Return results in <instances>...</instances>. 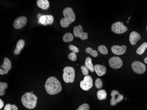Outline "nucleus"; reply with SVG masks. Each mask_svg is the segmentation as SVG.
Instances as JSON below:
<instances>
[{"mask_svg": "<svg viewBox=\"0 0 147 110\" xmlns=\"http://www.w3.org/2000/svg\"><path fill=\"white\" fill-rule=\"evenodd\" d=\"M141 38V36L136 31H133L131 33L129 37L130 43L132 45H135Z\"/></svg>", "mask_w": 147, "mask_h": 110, "instance_id": "13", "label": "nucleus"}, {"mask_svg": "<svg viewBox=\"0 0 147 110\" xmlns=\"http://www.w3.org/2000/svg\"><path fill=\"white\" fill-rule=\"evenodd\" d=\"M81 72H82L83 75H85V76L88 75V74H89V70L85 66H81Z\"/></svg>", "mask_w": 147, "mask_h": 110, "instance_id": "32", "label": "nucleus"}, {"mask_svg": "<svg viewBox=\"0 0 147 110\" xmlns=\"http://www.w3.org/2000/svg\"><path fill=\"white\" fill-rule=\"evenodd\" d=\"M9 73L8 71L3 69L2 68H0V74L1 75H4V74H7Z\"/></svg>", "mask_w": 147, "mask_h": 110, "instance_id": "34", "label": "nucleus"}, {"mask_svg": "<svg viewBox=\"0 0 147 110\" xmlns=\"http://www.w3.org/2000/svg\"><path fill=\"white\" fill-rule=\"evenodd\" d=\"M106 92L105 90H99L97 92V97L100 100H105L107 98Z\"/></svg>", "mask_w": 147, "mask_h": 110, "instance_id": "19", "label": "nucleus"}, {"mask_svg": "<svg viewBox=\"0 0 147 110\" xmlns=\"http://www.w3.org/2000/svg\"><path fill=\"white\" fill-rule=\"evenodd\" d=\"M132 68L135 73L142 74L146 70V66L142 63L135 61L132 63Z\"/></svg>", "mask_w": 147, "mask_h": 110, "instance_id": "6", "label": "nucleus"}, {"mask_svg": "<svg viewBox=\"0 0 147 110\" xmlns=\"http://www.w3.org/2000/svg\"><path fill=\"white\" fill-rule=\"evenodd\" d=\"M126 46L125 45H122L121 46L117 45H115L111 47V50L112 53L115 54L117 55H121L124 54L126 53Z\"/></svg>", "mask_w": 147, "mask_h": 110, "instance_id": "12", "label": "nucleus"}, {"mask_svg": "<svg viewBox=\"0 0 147 110\" xmlns=\"http://www.w3.org/2000/svg\"><path fill=\"white\" fill-rule=\"evenodd\" d=\"M73 40V35L71 33H67L63 36V40L64 42H71Z\"/></svg>", "mask_w": 147, "mask_h": 110, "instance_id": "21", "label": "nucleus"}, {"mask_svg": "<svg viewBox=\"0 0 147 110\" xmlns=\"http://www.w3.org/2000/svg\"><path fill=\"white\" fill-rule=\"evenodd\" d=\"M98 50L99 53H101L102 54L106 55L108 53V50L105 46L104 45H101L98 47Z\"/></svg>", "mask_w": 147, "mask_h": 110, "instance_id": "25", "label": "nucleus"}, {"mask_svg": "<svg viewBox=\"0 0 147 110\" xmlns=\"http://www.w3.org/2000/svg\"><path fill=\"white\" fill-rule=\"evenodd\" d=\"M63 78L67 83H73L75 78V70L72 67H66L63 70Z\"/></svg>", "mask_w": 147, "mask_h": 110, "instance_id": "3", "label": "nucleus"}, {"mask_svg": "<svg viewBox=\"0 0 147 110\" xmlns=\"http://www.w3.org/2000/svg\"><path fill=\"white\" fill-rule=\"evenodd\" d=\"M63 14L65 19L70 22H74L75 20V15L72 9L70 7L65 8L64 10H63Z\"/></svg>", "mask_w": 147, "mask_h": 110, "instance_id": "10", "label": "nucleus"}, {"mask_svg": "<svg viewBox=\"0 0 147 110\" xmlns=\"http://www.w3.org/2000/svg\"><path fill=\"white\" fill-rule=\"evenodd\" d=\"M111 95L112 97L110 101L111 106H115L117 103L120 102L123 99V96L120 94L118 91L115 90L112 91Z\"/></svg>", "mask_w": 147, "mask_h": 110, "instance_id": "8", "label": "nucleus"}, {"mask_svg": "<svg viewBox=\"0 0 147 110\" xmlns=\"http://www.w3.org/2000/svg\"><path fill=\"white\" fill-rule=\"evenodd\" d=\"M95 86L97 89H100L103 87V82L101 79L98 78L96 79L95 83Z\"/></svg>", "mask_w": 147, "mask_h": 110, "instance_id": "28", "label": "nucleus"}, {"mask_svg": "<svg viewBox=\"0 0 147 110\" xmlns=\"http://www.w3.org/2000/svg\"><path fill=\"white\" fill-rule=\"evenodd\" d=\"M31 93H33V91L31 92Z\"/></svg>", "mask_w": 147, "mask_h": 110, "instance_id": "38", "label": "nucleus"}, {"mask_svg": "<svg viewBox=\"0 0 147 110\" xmlns=\"http://www.w3.org/2000/svg\"><path fill=\"white\" fill-rule=\"evenodd\" d=\"M81 89L85 91H88L92 88L93 86V80L90 75L85 76L82 81H81L80 84Z\"/></svg>", "mask_w": 147, "mask_h": 110, "instance_id": "5", "label": "nucleus"}, {"mask_svg": "<svg viewBox=\"0 0 147 110\" xmlns=\"http://www.w3.org/2000/svg\"><path fill=\"white\" fill-rule=\"evenodd\" d=\"M38 24H41L45 26L47 25L46 15H43V16H42L39 20H38Z\"/></svg>", "mask_w": 147, "mask_h": 110, "instance_id": "26", "label": "nucleus"}, {"mask_svg": "<svg viewBox=\"0 0 147 110\" xmlns=\"http://www.w3.org/2000/svg\"><path fill=\"white\" fill-rule=\"evenodd\" d=\"M69 48L71 51H72V52H74V53H75L79 52V49H78V48L75 46L73 45H70Z\"/></svg>", "mask_w": 147, "mask_h": 110, "instance_id": "33", "label": "nucleus"}, {"mask_svg": "<svg viewBox=\"0 0 147 110\" xmlns=\"http://www.w3.org/2000/svg\"><path fill=\"white\" fill-rule=\"evenodd\" d=\"M42 16H43V15L42 14H38V15H37V18H38V20H39V19L41 18V17H42Z\"/></svg>", "mask_w": 147, "mask_h": 110, "instance_id": "36", "label": "nucleus"}, {"mask_svg": "<svg viewBox=\"0 0 147 110\" xmlns=\"http://www.w3.org/2000/svg\"><path fill=\"white\" fill-rule=\"evenodd\" d=\"M94 71L98 76H102L106 73V68L102 65H96L94 66Z\"/></svg>", "mask_w": 147, "mask_h": 110, "instance_id": "14", "label": "nucleus"}, {"mask_svg": "<svg viewBox=\"0 0 147 110\" xmlns=\"http://www.w3.org/2000/svg\"><path fill=\"white\" fill-rule=\"evenodd\" d=\"M146 30H147V27H146Z\"/></svg>", "mask_w": 147, "mask_h": 110, "instance_id": "39", "label": "nucleus"}, {"mask_svg": "<svg viewBox=\"0 0 147 110\" xmlns=\"http://www.w3.org/2000/svg\"><path fill=\"white\" fill-rule=\"evenodd\" d=\"M72 22H70V21L66 20L65 18H62L60 21V24L62 27L64 28H66L69 26V25L72 24Z\"/></svg>", "mask_w": 147, "mask_h": 110, "instance_id": "24", "label": "nucleus"}, {"mask_svg": "<svg viewBox=\"0 0 147 110\" xmlns=\"http://www.w3.org/2000/svg\"><path fill=\"white\" fill-rule=\"evenodd\" d=\"M147 49V42H144L137 49L136 51V53L140 55L143 54Z\"/></svg>", "mask_w": 147, "mask_h": 110, "instance_id": "20", "label": "nucleus"}, {"mask_svg": "<svg viewBox=\"0 0 147 110\" xmlns=\"http://www.w3.org/2000/svg\"><path fill=\"white\" fill-rule=\"evenodd\" d=\"M45 87L47 93L51 95L60 93L62 90L60 82L56 78L53 76L48 78L46 81Z\"/></svg>", "mask_w": 147, "mask_h": 110, "instance_id": "1", "label": "nucleus"}, {"mask_svg": "<svg viewBox=\"0 0 147 110\" xmlns=\"http://www.w3.org/2000/svg\"><path fill=\"white\" fill-rule=\"evenodd\" d=\"M68 58L72 61H75L77 59V55L75 53L72 52L68 55Z\"/></svg>", "mask_w": 147, "mask_h": 110, "instance_id": "29", "label": "nucleus"}, {"mask_svg": "<svg viewBox=\"0 0 147 110\" xmlns=\"http://www.w3.org/2000/svg\"><path fill=\"white\" fill-rule=\"evenodd\" d=\"M74 34L76 38H79L81 40H85L88 39V33L84 32L83 28L81 25L75 26L74 28Z\"/></svg>", "mask_w": 147, "mask_h": 110, "instance_id": "7", "label": "nucleus"}, {"mask_svg": "<svg viewBox=\"0 0 147 110\" xmlns=\"http://www.w3.org/2000/svg\"><path fill=\"white\" fill-rule=\"evenodd\" d=\"M144 62L145 63H146V64H147V57H146V58H145V59H144Z\"/></svg>", "mask_w": 147, "mask_h": 110, "instance_id": "37", "label": "nucleus"}, {"mask_svg": "<svg viewBox=\"0 0 147 110\" xmlns=\"http://www.w3.org/2000/svg\"><path fill=\"white\" fill-rule=\"evenodd\" d=\"M18 108L14 104L11 105L9 103H8L5 105L4 110H18Z\"/></svg>", "mask_w": 147, "mask_h": 110, "instance_id": "27", "label": "nucleus"}, {"mask_svg": "<svg viewBox=\"0 0 147 110\" xmlns=\"http://www.w3.org/2000/svg\"><path fill=\"white\" fill-rule=\"evenodd\" d=\"M38 98L33 93H26L22 96L21 102L23 105L27 109H32L37 105Z\"/></svg>", "mask_w": 147, "mask_h": 110, "instance_id": "2", "label": "nucleus"}, {"mask_svg": "<svg viewBox=\"0 0 147 110\" xmlns=\"http://www.w3.org/2000/svg\"><path fill=\"white\" fill-rule=\"evenodd\" d=\"M3 106H4V102L2 99H0V109H2Z\"/></svg>", "mask_w": 147, "mask_h": 110, "instance_id": "35", "label": "nucleus"}, {"mask_svg": "<svg viewBox=\"0 0 147 110\" xmlns=\"http://www.w3.org/2000/svg\"><path fill=\"white\" fill-rule=\"evenodd\" d=\"M85 66L91 72H93L94 71V66L92 63V59L89 57H87L85 59Z\"/></svg>", "mask_w": 147, "mask_h": 110, "instance_id": "18", "label": "nucleus"}, {"mask_svg": "<svg viewBox=\"0 0 147 110\" xmlns=\"http://www.w3.org/2000/svg\"><path fill=\"white\" fill-rule=\"evenodd\" d=\"M109 64L111 68L117 69L122 67L123 65V62L119 57H113L109 59Z\"/></svg>", "mask_w": 147, "mask_h": 110, "instance_id": "9", "label": "nucleus"}, {"mask_svg": "<svg viewBox=\"0 0 147 110\" xmlns=\"http://www.w3.org/2000/svg\"><path fill=\"white\" fill-rule=\"evenodd\" d=\"M85 52L89 54L90 55L92 56V57H97L98 54L97 52L96 51V50H93L92 48L90 47H88L86 48L85 49Z\"/></svg>", "mask_w": 147, "mask_h": 110, "instance_id": "23", "label": "nucleus"}, {"mask_svg": "<svg viewBox=\"0 0 147 110\" xmlns=\"http://www.w3.org/2000/svg\"><path fill=\"white\" fill-rule=\"evenodd\" d=\"M89 106L87 103H83L80 106L78 109L76 110H89Z\"/></svg>", "mask_w": 147, "mask_h": 110, "instance_id": "30", "label": "nucleus"}, {"mask_svg": "<svg viewBox=\"0 0 147 110\" xmlns=\"http://www.w3.org/2000/svg\"><path fill=\"white\" fill-rule=\"evenodd\" d=\"M37 4L38 7L43 10H47L50 7V3L48 0H38Z\"/></svg>", "mask_w": 147, "mask_h": 110, "instance_id": "16", "label": "nucleus"}, {"mask_svg": "<svg viewBox=\"0 0 147 110\" xmlns=\"http://www.w3.org/2000/svg\"><path fill=\"white\" fill-rule=\"evenodd\" d=\"M8 85L6 82H0V96H3L5 94V90L8 88Z\"/></svg>", "mask_w": 147, "mask_h": 110, "instance_id": "22", "label": "nucleus"}, {"mask_svg": "<svg viewBox=\"0 0 147 110\" xmlns=\"http://www.w3.org/2000/svg\"><path fill=\"white\" fill-rule=\"evenodd\" d=\"M25 45V41L23 39H20L17 42V46L14 51V54L15 55H17L21 53L22 49Z\"/></svg>", "mask_w": 147, "mask_h": 110, "instance_id": "15", "label": "nucleus"}, {"mask_svg": "<svg viewBox=\"0 0 147 110\" xmlns=\"http://www.w3.org/2000/svg\"><path fill=\"white\" fill-rule=\"evenodd\" d=\"M47 23L48 25H51L53 24L54 18L52 15H47Z\"/></svg>", "mask_w": 147, "mask_h": 110, "instance_id": "31", "label": "nucleus"}, {"mask_svg": "<svg viewBox=\"0 0 147 110\" xmlns=\"http://www.w3.org/2000/svg\"><path fill=\"white\" fill-rule=\"evenodd\" d=\"M128 29L121 22H116L111 26V30L116 34H122L127 31Z\"/></svg>", "mask_w": 147, "mask_h": 110, "instance_id": "4", "label": "nucleus"}, {"mask_svg": "<svg viewBox=\"0 0 147 110\" xmlns=\"http://www.w3.org/2000/svg\"><path fill=\"white\" fill-rule=\"evenodd\" d=\"M27 22V18L25 16H22L15 20L13 26L16 29H21L25 26Z\"/></svg>", "mask_w": 147, "mask_h": 110, "instance_id": "11", "label": "nucleus"}, {"mask_svg": "<svg viewBox=\"0 0 147 110\" xmlns=\"http://www.w3.org/2000/svg\"><path fill=\"white\" fill-rule=\"evenodd\" d=\"M1 68L9 72L12 67V63L9 59L7 57H5L4 59L3 65L1 66Z\"/></svg>", "mask_w": 147, "mask_h": 110, "instance_id": "17", "label": "nucleus"}]
</instances>
